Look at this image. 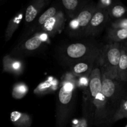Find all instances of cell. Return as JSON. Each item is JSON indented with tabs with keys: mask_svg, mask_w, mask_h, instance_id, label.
<instances>
[{
	"mask_svg": "<svg viewBox=\"0 0 127 127\" xmlns=\"http://www.w3.org/2000/svg\"><path fill=\"white\" fill-rule=\"evenodd\" d=\"M95 9V5L85 6L68 23V31L69 33L73 36L86 35L90 21Z\"/></svg>",
	"mask_w": 127,
	"mask_h": 127,
	"instance_id": "cell-4",
	"label": "cell"
},
{
	"mask_svg": "<svg viewBox=\"0 0 127 127\" xmlns=\"http://www.w3.org/2000/svg\"><path fill=\"white\" fill-rule=\"evenodd\" d=\"M122 49V44L111 42L100 50L99 63L101 66V72L112 79L117 80V71Z\"/></svg>",
	"mask_w": 127,
	"mask_h": 127,
	"instance_id": "cell-3",
	"label": "cell"
},
{
	"mask_svg": "<svg viewBox=\"0 0 127 127\" xmlns=\"http://www.w3.org/2000/svg\"><path fill=\"white\" fill-rule=\"evenodd\" d=\"M122 47H123V48L124 49V50L125 51L126 53H127V40L125 42H124V43L122 45Z\"/></svg>",
	"mask_w": 127,
	"mask_h": 127,
	"instance_id": "cell-26",
	"label": "cell"
},
{
	"mask_svg": "<svg viewBox=\"0 0 127 127\" xmlns=\"http://www.w3.org/2000/svg\"><path fill=\"white\" fill-rule=\"evenodd\" d=\"M117 81L120 82H127V53L122 47L120 59L118 63L117 71Z\"/></svg>",
	"mask_w": 127,
	"mask_h": 127,
	"instance_id": "cell-16",
	"label": "cell"
},
{
	"mask_svg": "<svg viewBox=\"0 0 127 127\" xmlns=\"http://www.w3.org/2000/svg\"><path fill=\"white\" fill-rule=\"evenodd\" d=\"M59 85L58 81L54 78H49L40 83L35 89L34 93L37 95H44L56 90Z\"/></svg>",
	"mask_w": 127,
	"mask_h": 127,
	"instance_id": "cell-14",
	"label": "cell"
},
{
	"mask_svg": "<svg viewBox=\"0 0 127 127\" xmlns=\"http://www.w3.org/2000/svg\"><path fill=\"white\" fill-rule=\"evenodd\" d=\"M102 72L98 68H93L90 74L89 91L90 99L93 108V124L98 127H103L111 120L109 117L108 103L101 91ZM112 121V120H111Z\"/></svg>",
	"mask_w": 127,
	"mask_h": 127,
	"instance_id": "cell-1",
	"label": "cell"
},
{
	"mask_svg": "<svg viewBox=\"0 0 127 127\" xmlns=\"http://www.w3.org/2000/svg\"><path fill=\"white\" fill-rule=\"evenodd\" d=\"M65 17L63 11H60L53 17L47 21L41 27L42 31L49 35H55L60 32L64 27Z\"/></svg>",
	"mask_w": 127,
	"mask_h": 127,
	"instance_id": "cell-9",
	"label": "cell"
},
{
	"mask_svg": "<svg viewBox=\"0 0 127 127\" xmlns=\"http://www.w3.org/2000/svg\"><path fill=\"white\" fill-rule=\"evenodd\" d=\"M108 16L110 18L115 20L123 18L127 14V7L122 4L119 1H115L114 4L108 9Z\"/></svg>",
	"mask_w": 127,
	"mask_h": 127,
	"instance_id": "cell-18",
	"label": "cell"
},
{
	"mask_svg": "<svg viewBox=\"0 0 127 127\" xmlns=\"http://www.w3.org/2000/svg\"><path fill=\"white\" fill-rule=\"evenodd\" d=\"M48 1L46 0H36L28 5L25 12V21L27 23L32 22L42 10L46 6Z\"/></svg>",
	"mask_w": 127,
	"mask_h": 127,
	"instance_id": "cell-12",
	"label": "cell"
},
{
	"mask_svg": "<svg viewBox=\"0 0 127 127\" xmlns=\"http://www.w3.org/2000/svg\"><path fill=\"white\" fill-rule=\"evenodd\" d=\"M62 6L67 11L68 16L71 18H73L76 16L78 12L85 7L82 4L83 2L78 1V0H62Z\"/></svg>",
	"mask_w": 127,
	"mask_h": 127,
	"instance_id": "cell-15",
	"label": "cell"
},
{
	"mask_svg": "<svg viewBox=\"0 0 127 127\" xmlns=\"http://www.w3.org/2000/svg\"><path fill=\"white\" fill-rule=\"evenodd\" d=\"M125 127H127V125H126V126Z\"/></svg>",
	"mask_w": 127,
	"mask_h": 127,
	"instance_id": "cell-27",
	"label": "cell"
},
{
	"mask_svg": "<svg viewBox=\"0 0 127 127\" xmlns=\"http://www.w3.org/2000/svg\"><path fill=\"white\" fill-rule=\"evenodd\" d=\"M109 18L108 10L98 8L96 6L95 11L90 21L86 35H95L100 33Z\"/></svg>",
	"mask_w": 127,
	"mask_h": 127,
	"instance_id": "cell-7",
	"label": "cell"
},
{
	"mask_svg": "<svg viewBox=\"0 0 127 127\" xmlns=\"http://www.w3.org/2000/svg\"><path fill=\"white\" fill-rule=\"evenodd\" d=\"M100 53V51L89 58L76 62L71 68L72 74L78 77L90 76L91 72L93 70V66L95 61L98 59Z\"/></svg>",
	"mask_w": 127,
	"mask_h": 127,
	"instance_id": "cell-8",
	"label": "cell"
},
{
	"mask_svg": "<svg viewBox=\"0 0 127 127\" xmlns=\"http://www.w3.org/2000/svg\"><path fill=\"white\" fill-rule=\"evenodd\" d=\"M76 82L67 78L59 92L56 110V127H65L69 119L73 105Z\"/></svg>",
	"mask_w": 127,
	"mask_h": 127,
	"instance_id": "cell-2",
	"label": "cell"
},
{
	"mask_svg": "<svg viewBox=\"0 0 127 127\" xmlns=\"http://www.w3.org/2000/svg\"><path fill=\"white\" fill-rule=\"evenodd\" d=\"M61 10L59 9L56 6H52L50 7L49 8L47 9L38 19L37 21V24L40 27H42L47 21L51 18L53 17L54 16H56Z\"/></svg>",
	"mask_w": 127,
	"mask_h": 127,
	"instance_id": "cell-21",
	"label": "cell"
},
{
	"mask_svg": "<svg viewBox=\"0 0 127 127\" xmlns=\"http://www.w3.org/2000/svg\"><path fill=\"white\" fill-rule=\"evenodd\" d=\"M29 88L25 83H18L13 86L12 95L14 99H21L27 94Z\"/></svg>",
	"mask_w": 127,
	"mask_h": 127,
	"instance_id": "cell-22",
	"label": "cell"
},
{
	"mask_svg": "<svg viewBox=\"0 0 127 127\" xmlns=\"http://www.w3.org/2000/svg\"><path fill=\"white\" fill-rule=\"evenodd\" d=\"M3 69L6 72L20 75L23 73L24 64L21 60L13 58L9 55H7L3 58Z\"/></svg>",
	"mask_w": 127,
	"mask_h": 127,
	"instance_id": "cell-11",
	"label": "cell"
},
{
	"mask_svg": "<svg viewBox=\"0 0 127 127\" xmlns=\"http://www.w3.org/2000/svg\"><path fill=\"white\" fill-rule=\"evenodd\" d=\"M107 37L112 43H120L127 40V29L110 28L107 32Z\"/></svg>",
	"mask_w": 127,
	"mask_h": 127,
	"instance_id": "cell-17",
	"label": "cell"
},
{
	"mask_svg": "<svg viewBox=\"0 0 127 127\" xmlns=\"http://www.w3.org/2000/svg\"><path fill=\"white\" fill-rule=\"evenodd\" d=\"M89 81L90 76H83L78 77V79L76 81V84L82 90H83L84 91L85 90L88 91Z\"/></svg>",
	"mask_w": 127,
	"mask_h": 127,
	"instance_id": "cell-23",
	"label": "cell"
},
{
	"mask_svg": "<svg viewBox=\"0 0 127 127\" xmlns=\"http://www.w3.org/2000/svg\"><path fill=\"white\" fill-rule=\"evenodd\" d=\"M11 122L16 127H30L32 125V119L29 115L25 113L14 111L10 117Z\"/></svg>",
	"mask_w": 127,
	"mask_h": 127,
	"instance_id": "cell-13",
	"label": "cell"
},
{
	"mask_svg": "<svg viewBox=\"0 0 127 127\" xmlns=\"http://www.w3.org/2000/svg\"><path fill=\"white\" fill-rule=\"evenodd\" d=\"M100 51L92 45L78 42L67 46L64 52L65 56L67 59L79 62L92 57Z\"/></svg>",
	"mask_w": 127,
	"mask_h": 127,
	"instance_id": "cell-6",
	"label": "cell"
},
{
	"mask_svg": "<svg viewBox=\"0 0 127 127\" xmlns=\"http://www.w3.org/2000/svg\"><path fill=\"white\" fill-rule=\"evenodd\" d=\"M120 82L115 79H112L102 73V88L101 91L105 97L118 107L120 102L127 94L120 84Z\"/></svg>",
	"mask_w": 127,
	"mask_h": 127,
	"instance_id": "cell-5",
	"label": "cell"
},
{
	"mask_svg": "<svg viewBox=\"0 0 127 127\" xmlns=\"http://www.w3.org/2000/svg\"><path fill=\"white\" fill-rule=\"evenodd\" d=\"M115 2V1H113L112 0H101V1H98V4L96 6L98 8L108 10Z\"/></svg>",
	"mask_w": 127,
	"mask_h": 127,
	"instance_id": "cell-25",
	"label": "cell"
},
{
	"mask_svg": "<svg viewBox=\"0 0 127 127\" xmlns=\"http://www.w3.org/2000/svg\"><path fill=\"white\" fill-rule=\"evenodd\" d=\"M22 17H23V14L22 12H20L19 13L16 15L12 19L10 20L6 31V40H9L11 38L14 32L18 28L20 22L22 21Z\"/></svg>",
	"mask_w": 127,
	"mask_h": 127,
	"instance_id": "cell-20",
	"label": "cell"
},
{
	"mask_svg": "<svg viewBox=\"0 0 127 127\" xmlns=\"http://www.w3.org/2000/svg\"><path fill=\"white\" fill-rule=\"evenodd\" d=\"M123 119H127V94L121 100L112 117V122Z\"/></svg>",
	"mask_w": 127,
	"mask_h": 127,
	"instance_id": "cell-19",
	"label": "cell"
},
{
	"mask_svg": "<svg viewBox=\"0 0 127 127\" xmlns=\"http://www.w3.org/2000/svg\"><path fill=\"white\" fill-rule=\"evenodd\" d=\"M111 27L115 29H127V18H123L117 19L111 24Z\"/></svg>",
	"mask_w": 127,
	"mask_h": 127,
	"instance_id": "cell-24",
	"label": "cell"
},
{
	"mask_svg": "<svg viewBox=\"0 0 127 127\" xmlns=\"http://www.w3.org/2000/svg\"><path fill=\"white\" fill-rule=\"evenodd\" d=\"M49 35L44 32H39L25 40L21 45L22 51L31 52L38 49L44 42H48Z\"/></svg>",
	"mask_w": 127,
	"mask_h": 127,
	"instance_id": "cell-10",
	"label": "cell"
}]
</instances>
